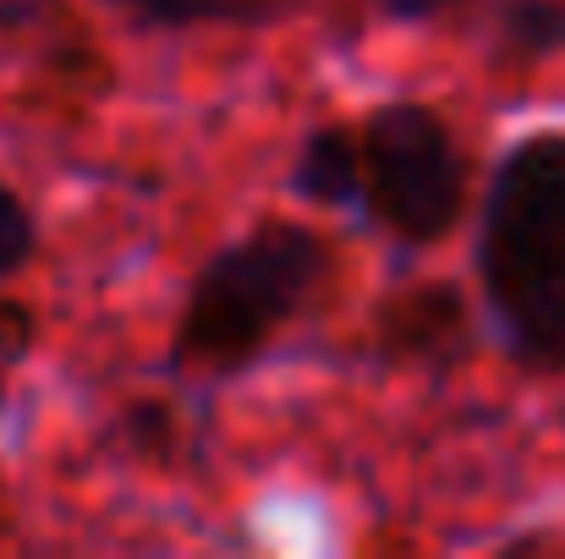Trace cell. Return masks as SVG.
Segmentation results:
<instances>
[{"mask_svg":"<svg viewBox=\"0 0 565 559\" xmlns=\"http://www.w3.org/2000/svg\"><path fill=\"white\" fill-rule=\"evenodd\" d=\"M478 308L522 373H565V132L533 127L494 154L472 230Z\"/></svg>","mask_w":565,"mask_h":559,"instance_id":"6da1fadb","label":"cell"},{"mask_svg":"<svg viewBox=\"0 0 565 559\" xmlns=\"http://www.w3.org/2000/svg\"><path fill=\"white\" fill-rule=\"evenodd\" d=\"M335 280V241L308 219H253L242 236L220 241L188 280L177 330H171V373L198 384H231L280 330H291Z\"/></svg>","mask_w":565,"mask_h":559,"instance_id":"7a4b0ae2","label":"cell"},{"mask_svg":"<svg viewBox=\"0 0 565 559\" xmlns=\"http://www.w3.org/2000/svg\"><path fill=\"white\" fill-rule=\"evenodd\" d=\"M363 208L401 247H439L467 219L472 165L456 127L423 99L374 105L358 127Z\"/></svg>","mask_w":565,"mask_h":559,"instance_id":"3957f363","label":"cell"},{"mask_svg":"<svg viewBox=\"0 0 565 559\" xmlns=\"http://www.w3.org/2000/svg\"><path fill=\"white\" fill-rule=\"evenodd\" d=\"M374 346L390 368H456L472 352V313H467L461 286L423 280V286L390 291L374 313Z\"/></svg>","mask_w":565,"mask_h":559,"instance_id":"277c9868","label":"cell"},{"mask_svg":"<svg viewBox=\"0 0 565 559\" xmlns=\"http://www.w3.org/2000/svg\"><path fill=\"white\" fill-rule=\"evenodd\" d=\"M286 192L308 208H363V149L358 127L347 121H319L297 138Z\"/></svg>","mask_w":565,"mask_h":559,"instance_id":"5b68a950","label":"cell"},{"mask_svg":"<svg viewBox=\"0 0 565 559\" xmlns=\"http://www.w3.org/2000/svg\"><path fill=\"white\" fill-rule=\"evenodd\" d=\"M132 28L149 33H188V28H264L280 22L297 0H105Z\"/></svg>","mask_w":565,"mask_h":559,"instance_id":"8992f818","label":"cell"},{"mask_svg":"<svg viewBox=\"0 0 565 559\" xmlns=\"http://www.w3.org/2000/svg\"><path fill=\"white\" fill-rule=\"evenodd\" d=\"M565 50V0H505L494 28V55L516 66H539Z\"/></svg>","mask_w":565,"mask_h":559,"instance_id":"52a82bcc","label":"cell"},{"mask_svg":"<svg viewBox=\"0 0 565 559\" xmlns=\"http://www.w3.org/2000/svg\"><path fill=\"white\" fill-rule=\"evenodd\" d=\"M39 214L11 182H0V286L17 280L39 258Z\"/></svg>","mask_w":565,"mask_h":559,"instance_id":"ba28073f","label":"cell"},{"mask_svg":"<svg viewBox=\"0 0 565 559\" xmlns=\"http://www.w3.org/2000/svg\"><path fill=\"white\" fill-rule=\"evenodd\" d=\"M33 341H39V319H33V308L17 302V297H0V368L22 363V357L33 352Z\"/></svg>","mask_w":565,"mask_h":559,"instance_id":"9c48e42d","label":"cell"},{"mask_svg":"<svg viewBox=\"0 0 565 559\" xmlns=\"http://www.w3.org/2000/svg\"><path fill=\"white\" fill-rule=\"evenodd\" d=\"M450 6H461V0H374V11L384 22H434Z\"/></svg>","mask_w":565,"mask_h":559,"instance_id":"30bf717a","label":"cell"},{"mask_svg":"<svg viewBox=\"0 0 565 559\" xmlns=\"http://www.w3.org/2000/svg\"><path fill=\"white\" fill-rule=\"evenodd\" d=\"M0 411H6V368H0Z\"/></svg>","mask_w":565,"mask_h":559,"instance_id":"8fae6325","label":"cell"}]
</instances>
